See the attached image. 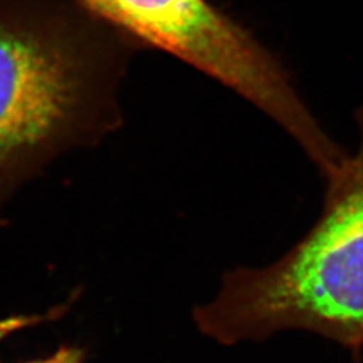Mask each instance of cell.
I'll return each instance as SVG.
<instances>
[{"mask_svg": "<svg viewBox=\"0 0 363 363\" xmlns=\"http://www.w3.org/2000/svg\"><path fill=\"white\" fill-rule=\"evenodd\" d=\"M116 73L82 28L0 11V204L49 159L111 129Z\"/></svg>", "mask_w": 363, "mask_h": 363, "instance_id": "7a4b0ae2", "label": "cell"}, {"mask_svg": "<svg viewBox=\"0 0 363 363\" xmlns=\"http://www.w3.org/2000/svg\"><path fill=\"white\" fill-rule=\"evenodd\" d=\"M89 11L235 91L297 143L323 177L347 153L325 133L289 74L252 33L208 0H82Z\"/></svg>", "mask_w": 363, "mask_h": 363, "instance_id": "3957f363", "label": "cell"}, {"mask_svg": "<svg viewBox=\"0 0 363 363\" xmlns=\"http://www.w3.org/2000/svg\"><path fill=\"white\" fill-rule=\"evenodd\" d=\"M84 362V351L73 347H62L55 354L41 359L32 360L26 363H82Z\"/></svg>", "mask_w": 363, "mask_h": 363, "instance_id": "277c9868", "label": "cell"}, {"mask_svg": "<svg viewBox=\"0 0 363 363\" xmlns=\"http://www.w3.org/2000/svg\"><path fill=\"white\" fill-rule=\"evenodd\" d=\"M359 145L325 180L324 208L312 229L276 262L238 268L194 309L199 330L224 345L285 330L363 348V101Z\"/></svg>", "mask_w": 363, "mask_h": 363, "instance_id": "6da1fadb", "label": "cell"}]
</instances>
